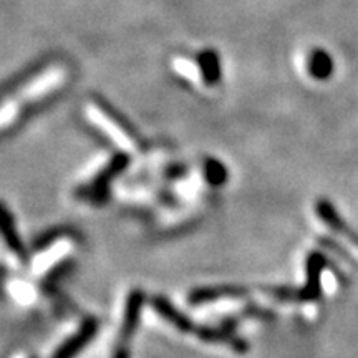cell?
Wrapping results in <instances>:
<instances>
[{
    "label": "cell",
    "instance_id": "1",
    "mask_svg": "<svg viewBox=\"0 0 358 358\" xmlns=\"http://www.w3.org/2000/svg\"><path fill=\"white\" fill-rule=\"evenodd\" d=\"M66 78V69L62 65H53L50 69H47L37 77L30 80L29 83H25L19 92L15 93L12 98H8L3 103L2 110V124L3 128H7L8 124L15 122V118L19 116L20 110L24 108V105L37 101L40 98L53 92L65 82Z\"/></svg>",
    "mask_w": 358,
    "mask_h": 358
},
{
    "label": "cell",
    "instance_id": "2",
    "mask_svg": "<svg viewBox=\"0 0 358 358\" xmlns=\"http://www.w3.org/2000/svg\"><path fill=\"white\" fill-rule=\"evenodd\" d=\"M87 116L90 122L95 124L96 128H100L103 133L108 134L116 145L124 148V150H134V146L136 145H134L133 138L129 136V134L124 131V129L120 127V124L116 123L108 113H105L100 106L90 103V105H87Z\"/></svg>",
    "mask_w": 358,
    "mask_h": 358
},
{
    "label": "cell",
    "instance_id": "3",
    "mask_svg": "<svg viewBox=\"0 0 358 358\" xmlns=\"http://www.w3.org/2000/svg\"><path fill=\"white\" fill-rule=\"evenodd\" d=\"M96 332V322L95 320H87L82 325V329L78 330L73 337H70L66 342L55 352L53 358H73L82 348L90 342V338L93 337Z\"/></svg>",
    "mask_w": 358,
    "mask_h": 358
},
{
    "label": "cell",
    "instance_id": "4",
    "mask_svg": "<svg viewBox=\"0 0 358 358\" xmlns=\"http://www.w3.org/2000/svg\"><path fill=\"white\" fill-rule=\"evenodd\" d=\"M143 306V295L138 290L129 295V301L127 306V315H124L123 322V334L129 337L134 332V327L138 324V319H140V308Z\"/></svg>",
    "mask_w": 358,
    "mask_h": 358
},
{
    "label": "cell",
    "instance_id": "5",
    "mask_svg": "<svg viewBox=\"0 0 358 358\" xmlns=\"http://www.w3.org/2000/svg\"><path fill=\"white\" fill-rule=\"evenodd\" d=\"M2 224H3V237H6L7 244L10 245L13 252L19 254V256H22V254H24V248H22L19 234H17V231H15V224H13L10 214H8L7 209H3Z\"/></svg>",
    "mask_w": 358,
    "mask_h": 358
},
{
    "label": "cell",
    "instance_id": "6",
    "mask_svg": "<svg viewBox=\"0 0 358 358\" xmlns=\"http://www.w3.org/2000/svg\"><path fill=\"white\" fill-rule=\"evenodd\" d=\"M174 69H176L178 73H181L182 77L191 80V82H199L201 80V71L198 70V65L192 64L191 60L176 58V60H174Z\"/></svg>",
    "mask_w": 358,
    "mask_h": 358
}]
</instances>
